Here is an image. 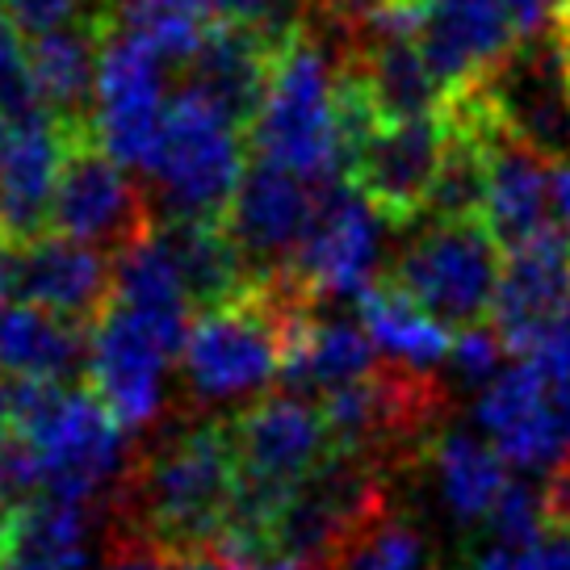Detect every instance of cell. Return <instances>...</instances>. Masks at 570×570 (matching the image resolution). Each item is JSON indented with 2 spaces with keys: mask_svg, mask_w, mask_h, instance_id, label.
<instances>
[{
  "mask_svg": "<svg viewBox=\"0 0 570 570\" xmlns=\"http://www.w3.org/2000/svg\"><path fill=\"white\" fill-rule=\"evenodd\" d=\"M13 261H18V244L0 232V311L9 306V294H13Z\"/></svg>",
  "mask_w": 570,
  "mask_h": 570,
  "instance_id": "obj_38",
  "label": "cell"
},
{
  "mask_svg": "<svg viewBox=\"0 0 570 570\" xmlns=\"http://www.w3.org/2000/svg\"><path fill=\"white\" fill-rule=\"evenodd\" d=\"M13 420V377L0 374V432Z\"/></svg>",
  "mask_w": 570,
  "mask_h": 570,
  "instance_id": "obj_41",
  "label": "cell"
},
{
  "mask_svg": "<svg viewBox=\"0 0 570 570\" xmlns=\"http://www.w3.org/2000/svg\"><path fill=\"white\" fill-rule=\"evenodd\" d=\"M487 537L491 546H529L550 529V508H546V482L533 487L524 479H512V487L503 491L495 503V512L487 517Z\"/></svg>",
  "mask_w": 570,
  "mask_h": 570,
  "instance_id": "obj_30",
  "label": "cell"
},
{
  "mask_svg": "<svg viewBox=\"0 0 570 570\" xmlns=\"http://www.w3.org/2000/svg\"><path fill=\"white\" fill-rule=\"evenodd\" d=\"M51 232L109 256L156 232L151 194L92 135H71L51 202Z\"/></svg>",
  "mask_w": 570,
  "mask_h": 570,
  "instance_id": "obj_9",
  "label": "cell"
},
{
  "mask_svg": "<svg viewBox=\"0 0 570 570\" xmlns=\"http://www.w3.org/2000/svg\"><path fill=\"white\" fill-rule=\"evenodd\" d=\"M235 482L227 420L177 415L135 449L130 474L109 499V537H135L177 562L210 553L232 520Z\"/></svg>",
  "mask_w": 570,
  "mask_h": 570,
  "instance_id": "obj_1",
  "label": "cell"
},
{
  "mask_svg": "<svg viewBox=\"0 0 570 570\" xmlns=\"http://www.w3.org/2000/svg\"><path fill=\"white\" fill-rule=\"evenodd\" d=\"M185 336L189 323L147 315L118 298L89 327V386L130 432L160 424L168 365L173 356H180Z\"/></svg>",
  "mask_w": 570,
  "mask_h": 570,
  "instance_id": "obj_8",
  "label": "cell"
},
{
  "mask_svg": "<svg viewBox=\"0 0 570 570\" xmlns=\"http://www.w3.org/2000/svg\"><path fill=\"white\" fill-rule=\"evenodd\" d=\"M101 38L106 18H80L30 35V63L42 109L68 126L71 135H89L97 68H101Z\"/></svg>",
  "mask_w": 570,
  "mask_h": 570,
  "instance_id": "obj_22",
  "label": "cell"
},
{
  "mask_svg": "<svg viewBox=\"0 0 570 570\" xmlns=\"http://www.w3.org/2000/svg\"><path fill=\"white\" fill-rule=\"evenodd\" d=\"M550 223L570 244V164H553L550 173Z\"/></svg>",
  "mask_w": 570,
  "mask_h": 570,
  "instance_id": "obj_37",
  "label": "cell"
},
{
  "mask_svg": "<svg viewBox=\"0 0 570 570\" xmlns=\"http://www.w3.org/2000/svg\"><path fill=\"white\" fill-rule=\"evenodd\" d=\"M101 570H177V558L151 550L135 537H109Z\"/></svg>",
  "mask_w": 570,
  "mask_h": 570,
  "instance_id": "obj_36",
  "label": "cell"
},
{
  "mask_svg": "<svg viewBox=\"0 0 570 570\" xmlns=\"http://www.w3.org/2000/svg\"><path fill=\"white\" fill-rule=\"evenodd\" d=\"M244 173V130L197 92H173L156 156L142 173L164 223H223Z\"/></svg>",
  "mask_w": 570,
  "mask_h": 570,
  "instance_id": "obj_5",
  "label": "cell"
},
{
  "mask_svg": "<svg viewBox=\"0 0 570 570\" xmlns=\"http://www.w3.org/2000/svg\"><path fill=\"white\" fill-rule=\"evenodd\" d=\"M512 353L503 336H499L491 320L487 323H474V327H462V332H453V348H449V370L453 377L462 382L465 391L479 394L482 386H491L499 374H503V356Z\"/></svg>",
  "mask_w": 570,
  "mask_h": 570,
  "instance_id": "obj_32",
  "label": "cell"
},
{
  "mask_svg": "<svg viewBox=\"0 0 570 570\" xmlns=\"http://www.w3.org/2000/svg\"><path fill=\"white\" fill-rule=\"evenodd\" d=\"M9 512H13V508L0 503V553H4V537H9Z\"/></svg>",
  "mask_w": 570,
  "mask_h": 570,
  "instance_id": "obj_42",
  "label": "cell"
},
{
  "mask_svg": "<svg viewBox=\"0 0 570 570\" xmlns=\"http://www.w3.org/2000/svg\"><path fill=\"white\" fill-rule=\"evenodd\" d=\"M13 294L89 332L114 303V256L68 235H38L18 244Z\"/></svg>",
  "mask_w": 570,
  "mask_h": 570,
  "instance_id": "obj_16",
  "label": "cell"
},
{
  "mask_svg": "<svg viewBox=\"0 0 570 570\" xmlns=\"http://www.w3.org/2000/svg\"><path fill=\"white\" fill-rule=\"evenodd\" d=\"M348 71L365 89L377 122H407V118H432L445 109V85L428 68L415 35H391L356 26V42L348 55Z\"/></svg>",
  "mask_w": 570,
  "mask_h": 570,
  "instance_id": "obj_20",
  "label": "cell"
},
{
  "mask_svg": "<svg viewBox=\"0 0 570 570\" xmlns=\"http://www.w3.org/2000/svg\"><path fill=\"white\" fill-rule=\"evenodd\" d=\"M420 462H428V470H432V487H436L445 517L462 529L487 524L503 491L517 479L508 470L512 462L470 428H441Z\"/></svg>",
  "mask_w": 570,
  "mask_h": 570,
  "instance_id": "obj_23",
  "label": "cell"
},
{
  "mask_svg": "<svg viewBox=\"0 0 570 570\" xmlns=\"http://www.w3.org/2000/svg\"><path fill=\"white\" fill-rule=\"evenodd\" d=\"M210 13L232 26H248L277 47L285 35H294L306 21L311 0H210Z\"/></svg>",
  "mask_w": 570,
  "mask_h": 570,
  "instance_id": "obj_33",
  "label": "cell"
},
{
  "mask_svg": "<svg viewBox=\"0 0 570 570\" xmlns=\"http://www.w3.org/2000/svg\"><path fill=\"white\" fill-rule=\"evenodd\" d=\"M101 524L109 508L59 495H35L9 512L0 570H97Z\"/></svg>",
  "mask_w": 570,
  "mask_h": 570,
  "instance_id": "obj_19",
  "label": "cell"
},
{
  "mask_svg": "<svg viewBox=\"0 0 570 570\" xmlns=\"http://www.w3.org/2000/svg\"><path fill=\"white\" fill-rule=\"evenodd\" d=\"M4 13L26 35H42L80 18H106V0H4Z\"/></svg>",
  "mask_w": 570,
  "mask_h": 570,
  "instance_id": "obj_34",
  "label": "cell"
},
{
  "mask_svg": "<svg viewBox=\"0 0 570 570\" xmlns=\"http://www.w3.org/2000/svg\"><path fill=\"white\" fill-rule=\"evenodd\" d=\"M42 109L35 89V63H30V42L26 30L9 13H0V118Z\"/></svg>",
  "mask_w": 570,
  "mask_h": 570,
  "instance_id": "obj_31",
  "label": "cell"
},
{
  "mask_svg": "<svg viewBox=\"0 0 570 570\" xmlns=\"http://www.w3.org/2000/svg\"><path fill=\"white\" fill-rule=\"evenodd\" d=\"M377 365H382V353H377L374 336L365 332V323L356 315H323L320 306L315 320L289 340L277 386L306 394V399H315V394L323 399L336 386L374 374Z\"/></svg>",
  "mask_w": 570,
  "mask_h": 570,
  "instance_id": "obj_24",
  "label": "cell"
},
{
  "mask_svg": "<svg viewBox=\"0 0 570 570\" xmlns=\"http://www.w3.org/2000/svg\"><path fill=\"white\" fill-rule=\"evenodd\" d=\"M214 21L210 0H106V26L142 38L168 63H185Z\"/></svg>",
  "mask_w": 570,
  "mask_h": 570,
  "instance_id": "obj_28",
  "label": "cell"
},
{
  "mask_svg": "<svg viewBox=\"0 0 570 570\" xmlns=\"http://www.w3.org/2000/svg\"><path fill=\"white\" fill-rule=\"evenodd\" d=\"M89 365V332L35 303L0 311V374L21 382H76Z\"/></svg>",
  "mask_w": 570,
  "mask_h": 570,
  "instance_id": "obj_25",
  "label": "cell"
},
{
  "mask_svg": "<svg viewBox=\"0 0 570 570\" xmlns=\"http://www.w3.org/2000/svg\"><path fill=\"white\" fill-rule=\"evenodd\" d=\"M550 173V160H541L537 151L520 147L512 135H503L487 118V202H482V223L499 239L503 252L553 232Z\"/></svg>",
  "mask_w": 570,
  "mask_h": 570,
  "instance_id": "obj_21",
  "label": "cell"
},
{
  "mask_svg": "<svg viewBox=\"0 0 570 570\" xmlns=\"http://www.w3.org/2000/svg\"><path fill=\"white\" fill-rule=\"evenodd\" d=\"M441 156H445V114L377 122L353 147L348 180L394 227H407L415 218H424Z\"/></svg>",
  "mask_w": 570,
  "mask_h": 570,
  "instance_id": "obj_14",
  "label": "cell"
},
{
  "mask_svg": "<svg viewBox=\"0 0 570 570\" xmlns=\"http://www.w3.org/2000/svg\"><path fill=\"white\" fill-rule=\"evenodd\" d=\"M13 432L38 458L42 495L101 503L118 495L135 462V432L101 403L92 386L76 382H21L13 377Z\"/></svg>",
  "mask_w": 570,
  "mask_h": 570,
  "instance_id": "obj_3",
  "label": "cell"
},
{
  "mask_svg": "<svg viewBox=\"0 0 570 570\" xmlns=\"http://www.w3.org/2000/svg\"><path fill=\"white\" fill-rule=\"evenodd\" d=\"M529 361H537L550 374H570V303L546 323V332L529 348Z\"/></svg>",
  "mask_w": 570,
  "mask_h": 570,
  "instance_id": "obj_35",
  "label": "cell"
},
{
  "mask_svg": "<svg viewBox=\"0 0 570 570\" xmlns=\"http://www.w3.org/2000/svg\"><path fill=\"white\" fill-rule=\"evenodd\" d=\"M391 227V218L377 210L348 177L327 180V185H320L311 232H306L289 273L323 306L348 303V298L356 303L370 285H377V268L386 256V232Z\"/></svg>",
  "mask_w": 570,
  "mask_h": 570,
  "instance_id": "obj_11",
  "label": "cell"
},
{
  "mask_svg": "<svg viewBox=\"0 0 570 570\" xmlns=\"http://www.w3.org/2000/svg\"><path fill=\"white\" fill-rule=\"evenodd\" d=\"M160 239L168 244L173 261L180 268V282L189 289V303L197 311H210L239 298L244 289L256 285L248 273L239 248L232 244V235L223 223H156Z\"/></svg>",
  "mask_w": 570,
  "mask_h": 570,
  "instance_id": "obj_27",
  "label": "cell"
},
{
  "mask_svg": "<svg viewBox=\"0 0 570 570\" xmlns=\"http://www.w3.org/2000/svg\"><path fill=\"white\" fill-rule=\"evenodd\" d=\"M382 282L462 332L491 320L503 248L482 218H415Z\"/></svg>",
  "mask_w": 570,
  "mask_h": 570,
  "instance_id": "obj_6",
  "label": "cell"
},
{
  "mask_svg": "<svg viewBox=\"0 0 570 570\" xmlns=\"http://www.w3.org/2000/svg\"><path fill=\"white\" fill-rule=\"evenodd\" d=\"M474 420L517 470L550 474L570 453V377L520 356L474 394Z\"/></svg>",
  "mask_w": 570,
  "mask_h": 570,
  "instance_id": "obj_12",
  "label": "cell"
},
{
  "mask_svg": "<svg viewBox=\"0 0 570 570\" xmlns=\"http://www.w3.org/2000/svg\"><path fill=\"white\" fill-rule=\"evenodd\" d=\"M168 68L173 63L160 51H151L142 38L106 26L89 135L122 168L139 173V177L147 173L151 156H156L164 118H168V106H173Z\"/></svg>",
  "mask_w": 570,
  "mask_h": 570,
  "instance_id": "obj_10",
  "label": "cell"
},
{
  "mask_svg": "<svg viewBox=\"0 0 570 570\" xmlns=\"http://www.w3.org/2000/svg\"><path fill=\"white\" fill-rule=\"evenodd\" d=\"M353 42L356 26L306 13L303 26L273 47L268 92L248 126V142L261 160L282 164L315 185L348 177L344 68Z\"/></svg>",
  "mask_w": 570,
  "mask_h": 570,
  "instance_id": "obj_2",
  "label": "cell"
},
{
  "mask_svg": "<svg viewBox=\"0 0 570 570\" xmlns=\"http://www.w3.org/2000/svg\"><path fill=\"white\" fill-rule=\"evenodd\" d=\"M428 558H432V541L424 529L399 512H386L356 537L340 570H424Z\"/></svg>",
  "mask_w": 570,
  "mask_h": 570,
  "instance_id": "obj_29",
  "label": "cell"
},
{
  "mask_svg": "<svg viewBox=\"0 0 570 570\" xmlns=\"http://www.w3.org/2000/svg\"><path fill=\"white\" fill-rule=\"evenodd\" d=\"M553 38H558V51H562V63L570 71V0H562V9L553 13Z\"/></svg>",
  "mask_w": 570,
  "mask_h": 570,
  "instance_id": "obj_39",
  "label": "cell"
},
{
  "mask_svg": "<svg viewBox=\"0 0 570 570\" xmlns=\"http://www.w3.org/2000/svg\"><path fill=\"white\" fill-rule=\"evenodd\" d=\"M268 68H273V42L265 35H256L248 26H232V21H214L202 47L180 63L177 89L197 92L248 135L252 118L268 92Z\"/></svg>",
  "mask_w": 570,
  "mask_h": 570,
  "instance_id": "obj_18",
  "label": "cell"
},
{
  "mask_svg": "<svg viewBox=\"0 0 570 570\" xmlns=\"http://www.w3.org/2000/svg\"><path fill=\"white\" fill-rule=\"evenodd\" d=\"M570 303V244L558 232H546L503 252L491 327L512 356H529L546 323Z\"/></svg>",
  "mask_w": 570,
  "mask_h": 570,
  "instance_id": "obj_17",
  "label": "cell"
},
{
  "mask_svg": "<svg viewBox=\"0 0 570 570\" xmlns=\"http://www.w3.org/2000/svg\"><path fill=\"white\" fill-rule=\"evenodd\" d=\"M0 13H4V0H0Z\"/></svg>",
  "mask_w": 570,
  "mask_h": 570,
  "instance_id": "obj_43",
  "label": "cell"
},
{
  "mask_svg": "<svg viewBox=\"0 0 570 570\" xmlns=\"http://www.w3.org/2000/svg\"><path fill=\"white\" fill-rule=\"evenodd\" d=\"M356 320L365 323V332L374 336L377 353L394 361V365H407L420 374H436L449 361L453 348V327L428 315L420 303H411L403 289H394L391 282L370 285L361 298H356Z\"/></svg>",
  "mask_w": 570,
  "mask_h": 570,
  "instance_id": "obj_26",
  "label": "cell"
},
{
  "mask_svg": "<svg viewBox=\"0 0 570 570\" xmlns=\"http://www.w3.org/2000/svg\"><path fill=\"white\" fill-rule=\"evenodd\" d=\"M71 130L47 109L0 118V232L30 244L51 232V202Z\"/></svg>",
  "mask_w": 570,
  "mask_h": 570,
  "instance_id": "obj_15",
  "label": "cell"
},
{
  "mask_svg": "<svg viewBox=\"0 0 570 570\" xmlns=\"http://www.w3.org/2000/svg\"><path fill=\"white\" fill-rule=\"evenodd\" d=\"M315 202H320L315 180L256 156V164L244 173L239 189H235L232 210L223 218V227H227L232 244L239 248L256 282L294 265V256L311 232Z\"/></svg>",
  "mask_w": 570,
  "mask_h": 570,
  "instance_id": "obj_13",
  "label": "cell"
},
{
  "mask_svg": "<svg viewBox=\"0 0 570 570\" xmlns=\"http://www.w3.org/2000/svg\"><path fill=\"white\" fill-rule=\"evenodd\" d=\"M465 92L520 147L550 164H570V71L553 30L520 38Z\"/></svg>",
  "mask_w": 570,
  "mask_h": 570,
  "instance_id": "obj_7",
  "label": "cell"
},
{
  "mask_svg": "<svg viewBox=\"0 0 570 570\" xmlns=\"http://www.w3.org/2000/svg\"><path fill=\"white\" fill-rule=\"evenodd\" d=\"M391 508V470L356 449H332L306 474L273 520V558L294 570H340L374 520Z\"/></svg>",
  "mask_w": 570,
  "mask_h": 570,
  "instance_id": "obj_4",
  "label": "cell"
},
{
  "mask_svg": "<svg viewBox=\"0 0 570 570\" xmlns=\"http://www.w3.org/2000/svg\"><path fill=\"white\" fill-rule=\"evenodd\" d=\"M177 570H244L227 562V558H218V553H194V558H180Z\"/></svg>",
  "mask_w": 570,
  "mask_h": 570,
  "instance_id": "obj_40",
  "label": "cell"
}]
</instances>
